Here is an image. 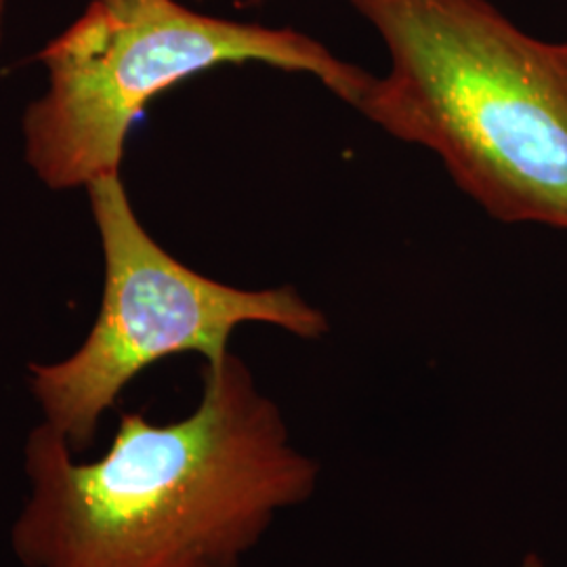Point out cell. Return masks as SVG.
<instances>
[{
    "mask_svg": "<svg viewBox=\"0 0 567 567\" xmlns=\"http://www.w3.org/2000/svg\"><path fill=\"white\" fill-rule=\"evenodd\" d=\"M23 456L30 496L11 547L25 567H243L322 473L234 353L206 362L200 404L183 421L122 414L95 463H76L42 423Z\"/></svg>",
    "mask_w": 567,
    "mask_h": 567,
    "instance_id": "6da1fadb",
    "label": "cell"
},
{
    "mask_svg": "<svg viewBox=\"0 0 567 567\" xmlns=\"http://www.w3.org/2000/svg\"><path fill=\"white\" fill-rule=\"evenodd\" d=\"M389 72L353 110L421 145L503 224L567 231V41L524 32L489 0H349Z\"/></svg>",
    "mask_w": 567,
    "mask_h": 567,
    "instance_id": "7a4b0ae2",
    "label": "cell"
},
{
    "mask_svg": "<svg viewBox=\"0 0 567 567\" xmlns=\"http://www.w3.org/2000/svg\"><path fill=\"white\" fill-rule=\"evenodd\" d=\"M39 60L49 91L30 105L23 133L28 163L51 189L118 173L147 103L210 68L265 63L301 72L351 107L372 81L303 32L204 16L177 0H91Z\"/></svg>",
    "mask_w": 567,
    "mask_h": 567,
    "instance_id": "3957f363",
    "label": "cell"
},
{
    "mask_svg": "<svg viewBox=\"0 0 567 567\" xmlns=\"http://www.w3.org/2000/svg\"><path fill=\"white\" fill-rule=\"evenodd\" d=\"M86 189L105 257L102 309L76 353L58 364L30 365V389L44 423L74 454L93 444L103 412L147 365L177 353L217 362L229 353L231 332L250 322L305 341L328 332L324 311L292 286L234 288L168 255L143 229L118 173Z\"/></svg>",
    "mask_w": 567,
    "mask_h": 567,
    "instance_id": "277c9868",
    "label": "cell"
},
{
    "mask_svg": "<svg viewBox=\"0 0 567 567\" xmlns=\"http://www.w3.org/2000/svg\"><path fill=\"white\" fill-rule=\"evenodd\" d=\"M522 567H547L545 566V559L538 555V553H527L526 559Z\"/></svg>",
    "mask_w": 567,
    "mask_h": 567,
    "instance_id": "5b68a950",
    "label": "cell"
},
{
    "mask_svg": "<svg viewBox=\"0 0 567 567\" xmlns=\"http://www.w3.org/2000/svg\"><path fill=\"white\" fill-rule=\"evenodd\" d=\"M2 13H4V0H0V41H2Z\"/></svg>",
    "mask_w": 567,
    "mask_h": 567,
    "instance_id": "8992f818",
    "label": "cell"
}]
</instances>
